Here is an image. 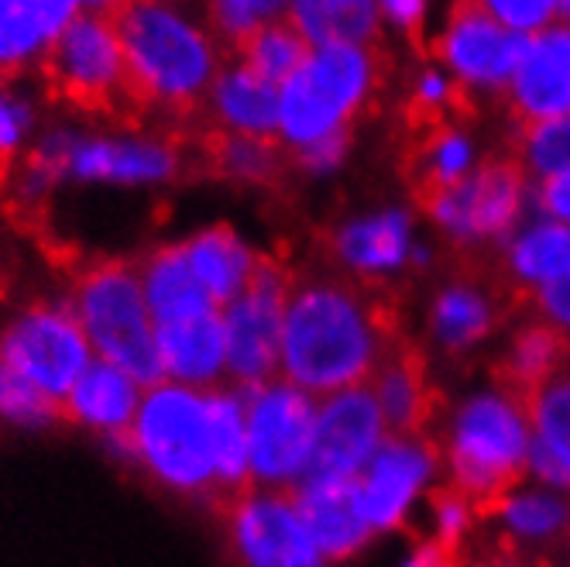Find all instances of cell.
Masks as SVG:
<instances>
[{
  "mask_svg": "<svg viewBox=\"0 0 570 567\" xmlns=\"http://www.w3.org/2000/svg\"><path fill=\"white\" fill-rule=\"evenodd\" d=\"M402 338L399 296L341 268H299L282 320V375L306 395L368 385L382 354Z\"/></svg>",
  "mask_w": 570,
  "mask_h": 567,
  "instance_id": "cell-1",
  "label": "cell"
},
{
  "mask_svg": "<svg viewBox=\"0 0 570 567\" xmlns=\"http://www.w3.org/2000/svg\"><path fill=\"white\" fill-rule=\"evenodd\" d=\"M114 25L138 114L158 107L176 120L199 125L203 104L227 59L210 28L169 4H114Z\"/></svg>",
  "mask_w": 570,
  "mask_h": 567,
  "instance_id": "cell-2",
  "label": "cell"
},
{
  "mask_svg": "<svg viewBox=\"0 0 570 567\" xmlns=\"http://www.w3.org/2000/svg\"><path fill=\"white\" fill-rule=\"evenodd\" d=\"M158 485L183 496L217 492L214 468V430H210V399L203 389L179 382H158L145 389L138 417L128 437H117Z\"/></svg>",
  "mask_w": 570,
  "mask_h": 567,
  "instance_id": "cell-3",
  "label": "cell"
},
{
  "mask_svg": "<svg viewBox=\"0 0 570 567\" xmlns=\"http://www.w3.org/2000/svg\"><path fill=\"white\" fill-rule=\"evenodd\" d=\"M392 62L382 46L313 49L306 66L278 90V135L293 148L327 138L361 110H372Z\"/></svg>",
  "mask_w": 570,
  "mask_h": 567,
  "instance_id": "cell-4",
  "label": "cell"
},
{
  "mask_svg": "<svg viewBox=\"0 0 570 567\" xmlns=\"http://www.w3.org/2000/svg\"><path fill=\"white\" fill-rule=\"evenodd\" d=\"M76 320L100 361L128 372L141 389L166 382L145 303L141 275L125 262L87 265L76 278Z\"/></svg>",
  "mask_w": 570,
  "mask_h": 567,
  "instance_id": "cell-5",
  "label": "cell"
},
{
  "mask_svg": "<svg viewBox=\"0 0 570 567\" xmlns=\"http://www.w3.org/2000/svg\"><path fill=\"white\" fill-rule=\"evenodd\" d=\"M525 413L502 395H474L458 410L451 423V471L474 519H492L499 502L529 471V433Z\"/></svg>",
  "mask_w": 570,
  "mask_h": 567,
  "instance_id": "cell-6",
  "label": "cell"
},
{
  "mask_svg": "<svg viewBox=\"0 0 570 567\" xmlns=\"http://www.w3.org/2000/svg\"><path fill=\"white\" fill-rule=\"evenodd\" d=\"M42 76L56 100L83 110L135 117L138 107L128 90L125 49L110 8H83L42 59Z\"/></svg>",
  "mask_w": 570,
  "mask_h": 567,
  "instance_id": "cell-7",
  "label": "cell"
},
{
  "mask_svg": "<svg viewBox=\"0 0 570 567\" xmlns=\"http://www.w3.org/2000/svg\"><path fill=\"white\" fill-rule=\"evenodd\" d=\"M248 413V454L255 489H293L299 481L316 430L313 395L289 382H268L262 389L234 385Z\"/></svg>",
  "mask_w": 570,
  "mask_h": 567,
  "instance_id": "cell-8",
  "label": "cell"
},
{
  "mask_svg": "<svg viewBox=\"0 0 570 567\" xmlns=\"http://www.w3.org/2000/svg\"><path fill=\"white\" fill-rule=\"evenodd\" d=\"M293 290V268L258 258L255 275L230 306H224L227 372L234 385L262 389L282 364V320Z\"/></svg>",
  "mask_w": 570,
  "mask_h": 567,
  "instance_id": "cell-9",
  "label": "cell"
},
{
  "mask_svg": "<svg viewBox=\"0 0 570 567\" xmlns=\"http://www.w3.org/2000/svg\"><path fill=\"white\" fill-rule=\"evenodd\" d=\"M0 361L35 382L56 402H66L94 361L79 320L62 303H35L0 334Z\"/></svg>",
  "mask_w": 570,
  "mask_h": 567,
  "instance_id": "cell-10",
  "label": "cell"
},
{
  "mask_svg": "<svg viewBox=\"0 0 570 567\" xmlns=\"http://www.w3.org/2000/svg\"><path fill=\"white\" fill-rule=\"evenodd\" d=\"M525 189H529V176L522 169V162L509 148H499L492 155H484L481 166L468 173V179L458 183L451 193H443L426 214L461 248H471V245H484V241H499L512 231L522 211Z\"/></svg>",
  "mask_w": 570,
  "mask_h": 567,
  "instance_id": "cell-11",
  "label": "cell"
},
{
  "mask_svg": "<svg viewBox=\"0 0 570 567\" xmlns=\"http://www.w3.org/2000/svg\"><path fill=\"white\" fill-rule=\"evenodd\" d=\"M237 567H323L289 489H252L220 509Z\"/></svg>",
  "mask_w": 570,
  "mask_h": 567,
  "instance_id": "cell-12",
  "label": "cell"
},
{
  "mask_svg": "<svg viewBox=\"0 0 570 567\" xmlns=\"http://www.w3.org/2000/svg\"><path fill=\"white\" fill-rule=\"evenodd\" d=\"M529 49V35L509 31L478 0H461L446 11V25L426 42V56L440 59L458 72L461 84L509 90L512 76Z\"/></svg>",
  "mask_w": 570,
  "mask_h": 567,
  "instance_id": "cell-13",
  "label": "cell"
},
{
  "mask_svg": "<svg viewBox=\"0 0 570 567\" xmlns=\"http://www.w3.org/2000/svg\"><path fill=\"white\" fill-rule=\"evenodd\" d=\"M382 443H385V420L372 385L337 392L316 413L309 461L296 485L357 478L364 465H372Z\"/></svg>",
  "mask_w": 570,
  "mask_h": 567,
  "instance_id": "cell-14",
  "label": "cell"
},
{
  "mask_svg": "<svg viewBox=\"0 0 570 567\" xmlns=\"http://www.w3.org/2000/svg\"><path fill=\"white\" fill-rule=\"evenodd\" d=\"M368 385L379 399L389 440H433L443 395L430 379L423 348L405 338L392 341Z\"/></svg>",
  "mask_w": 570,
  "mask_h": 567,
  "instance_id": "cell-15",
  "label": "cell"
},
{
  "mask_svg": "<svg viewBox=\"0 0 570 567\" xmlns=\"http://www.w3.org/2000/svg\"><path fill=\"white\" fill-rule=\"evenodd\" d=\"M56 162L59 176L104 179V183H166L179 173V151L151 138H66L56 135L38 148Z\"/></svg>",
  "mask_w": 570,
  "mask_h": 567,
  "instance_id": "cell-16",
  "label": "cell"
},
{
  "mask_svg": "<svg viewBox=\"0 0 570 567\" xmlns=\"http://www.w3.org/2000/svg\"><path fill=\"white\" fill-rule=\"evenodd\" d=\"M509 128L560 120L570 110V28L553 25L529 35V49L505 90Z\"/></svg>",
  "mask_w": 570,
  "mask_h": 567,
  "instance_id": "cell-17",
  "label": "cell"
},
{
  "mask_svg": "<svg viewBox=\"0 0 570 567\" xmlns=\"http://www.w3.org/2000/svg\"><path fill=\"white\" fill-rule=\"evenodd\" d=\"M436 440H385L372 458L361 489V512L372 530H392L402 522L405 506L436 468Z\"/></svg>",
  "mask_w": 570,
  "mask_h": 567,
  "instance_id": "cell-18",
  "label": "cell"
},
{
  "mask_svg": "<svg viewBox=\"0 0 570 567\" xmlns=\"http://www.w3.org/2000/svg\"><path fill=\"white\" fill-rule=\"evenodd\" d=\"M293 502L309 530L316 550L331 560H344L354 550H361L372 537V526L361 512V489L357 478H337V481H313L296 485Z\"/></svg>",
  "mask_w": 570,
  "mask_h": 567,
  "instance_id": "cell-19",
  "label": "cell"
},
{
  "mask_svg": "<svg viewBox=\"0 0 570 567\" xmlns=\"http://www.w3.org/2000/svg\"><path fill=\"white\" fill-rule=\"evenodd\" d=\"M570 369V331L557 328V323L533 316L522 320L509 354L495 364V389L502 399L525 413L529 399H533L550 379Z\"/></svg>",
  "mask_w": 570,
  "mask_h": 567,
  "instance_id": "cell-20",
  "label": "cell"
},
{
  "mask_svg": "<svg viewBox=\"0 0 570 567\" xmlns=\"http://www.w3.org/2000/svg\"><path fill=\"white\" fill-rule=\"evenodd\" d=\"M199 125L207 131H227V135H248V138H268L278 135V87L265 84L248 66L237 59H227L220 76L203 104Z\"/></svg>",
  "mask_w": 570,
  "mask_h": 567,
  "instance_id": "cell-21",
  "label": "cell"
},
{
  "mask_svg": "<svg viewBox=\"0 0 570 567\" xmlns=\"http://www.w3.org/2000/svg\"><path fill=\"white\" fill-rule=\"evenodd\" d=\"M161 372L169 382L210 392L220 372H227V334L224 313H203L155 328Z\"/></svg>",
  "mask_w": 570,
  "mask_h": 567,
  "instance_id": "cell-22",
  "label": "cell"
},
{
  "mask_svg": "<svg viewBox=\"0 0 570 567\" xmlns=\"http://www.w3.org/2000/svg\"><path fill=\"white\" fill-rule=\"evenodd\" d=\"M79 11L76 0H0V79L42 62Z\"/></svg>",
  "mask_w": 570,
  "mask_h": 567,
  "instance_id": "cell-23",
  "label": "cell"
},
{
  "mask_svg": "<svg viewBox=\"0 0 570 567\" xmlns=\"http://www.w3.org/2000/svg\"><path fill=\"white\" fill-rule=\"evenodd\" d=\"M141 407V385L128 375L114 369L107 361H90V369L79 375L72 392L66 395L62 410L66 423L90 427L107 437H128L135 417Z\"/></svg>",
  "mask_w": 570,
  "mask_h": 567,
  "instance_id": "cell-24",
  "label": "cell"
},
{
  "mask_svg": "<svg viewBox=\"0 0 570 567\" xmlns=\"http://www.w3.org/2000/svg\"><path fill=\"white\" fill-rule=\"evenodd\" d=\"M141 290H145V303L148 313L155 320V328L161 323H176V320H189V316H203V313H224L210 293L199 286V278L193 275L183 245H161L155 248L141 265Z\"/></svg>",
  "mask_w": 570,
  "mask_h": 567,
  "instance_id": "cell-25",
  "label": "cell"
},
{
  "mask_svg": "<svg viewBox=\"0 0 570 567\" xmlns=\"http://www.w3.org/2000/svg\"><path fill=\"white\" fill-rule=\"evenodd\" d=\"M327 248L337 262L364 278L399 268L410 258V217L402 211H385L375 217L347 221L327 237Z\"/></svg>",
  "mask_w": 570,
  "mask_h": 567,
  "instance_id": "cell-26",
  "label": "cell"
},
{
  "mask_svg": "<svg viewBox=\"0 0 570 567\" xmlns=\"http://www.w3.org/2000/svg\"><path fill=\"white\" fill-rule=\"evenodd\" d=\"M183 252H186L193 275L199 278V286L210 293V300L220 310L230 306L244 290H248L255 265H258V255L224 224L210 227V231H199L196 237L183 241Z\"/></svg>",
  "mask_w": 570,
  "mask_h": 567,
  "instance_id": "cell-27",
  "label": "cell"
},
{
  "mask_svg": "<svg viewBox=\"0 0 570 567\" xmlns=\"http://www.w3.org/2000/svg\"><path fill=\"white\" fill-rule=\"evenodd\" d=\"M309 49H372L382 46V11L368 0H303L289 8Z\"/></svg>",
  "mask_w": 570,
  "mask_h": 567,
  "instance_id": "cell-28",
  "label": "cell"
},
{
  "mask_svg": "<svg viewBox=\"0 0 570 567\" xmlns=\"http://www.w3.org/2000/svg\"><path fill=\"white\" fill-rule=\"evenodd\" d=\"M210 430H214V468L217 492L214 502L224 509L237 496L252 492V454H248V413L237 389H210Z\"/></svg>",
  "mask_w": 570,
  "mask_h": 567,
  "instance_id": "cell-29",
  "label": "cell"
},
{
  "mask_svg": "<svg viewBox=\"0 0 570 567\" xmlns=\"http://www.w3.org/2000/svg\"><path fill=\"white\" fill-rule=\"evenodd\" d=\"M203 158L210 166L240 183H258L272 186L285 176V169H293L289 148L268 141V138H248V135H227V131H207L203 135Z\"/></svg>",
  "mask_w": 570,
  "mask_h": 567,
  "instance_id": "cell-30",
  "label": "cell"
},
{
  "mask_svg": "<svg viewBox=\"0 0 570 567\" xmlns=\"http://www.w3.org/2000/svg\"><path fill=\"white\" fill-rule=\"evenodd\" d=\"M309 56H313L309 42L303 38V31L293 25L289 11H285L282 18L262 25L252 38H244L230 59H237L240 66H248L255 76L265 79V84L282 90L306 66Z\"/></svg>",
  "mask_w": 570,
  "mask_h": 567,
  "instance_id": "cell-31",
  "label": "cell"
},
{
  "mask_svg": "<svg viewBox=\"0 0 570 567\" xmlns=\"http://www.w3.org/2000/svg\"><path fill=\"white\" fill-rule=\"evenodd\" d=\"M505 265L522 290L537 293L550 282L570 275V227L567 224H540L525 231L505 255Z\"/></svg>",
  "mask_w": 570,
  "mask_h": 567,
  "instance_id": "cell-32",
  "label": "cell"
},
{
  "mask_svg": "<svg viewBox=\"0 0 570 567\" xmlns=\"http://www.w3.org/2000/svg\"><path fill=\"white\" fill-rule=\"evenodd\" d=\"M505 148L522 162L529 179H553L570 173V120H543V125H522L509 131Z\"/></svg>",
  "mask_w": 570,
  "mask_h": 567,
  "instance_id": "cell-33",
  "label": "cell"
},
{
  "mask_svg": "<svg viewBox=\"0 0 570 567\" xmlns=\"http://www.w3.org/2000/svg\"><path fill=\"white\" fill-rule=\"evenodd\" d=\"M525 420L537 427V440L570 471V369L550 379L525 407Z\"/></svg>",
  "mask_w": 570,
  "mask_h": 567,
  "instance_id": "cell-34",
  "label": "cell"
},
{
  "mask_svg": "<svg viewBox=\"0 0 570 567\" xmlns=\"http://www.w3.org/2000/svg\"><path fill=\"white\" fill-rule=\"evenodd\" d=\"M0 417L18 423V427H52V423H66L62 402H56L52 395H46L35 382H28L14 369H8L4 361H0Z\"/></svg>",
  "mask_w": 570,
  "mask_h": 567,
  "instance_id": "cell-35",
  "label": "cell"
},
{
  "mask_svg": "<svg viewBox=\"0 0 570 567\" xmlns=\"http://www.w3.org/2000/svg\"><path fill=\"white\" fill-rule=\"evenodd\" d=\"M289 8L282 4H258V0H220V4H210L207 8V28L210 35L217 38V46L224 49V56L230 59L234 49L244 42V38H252L262 25L282 18Z\"/></svg>",
  "mask_w": 570,
  "mask_h": 567,
  "instance_id": "cell-36",
  "label": "cell"
},
{
  "mask_svg": "<svg viewBox=\"0 0 570 567\" xmlns=\"http://www.w3.org/2000/svg\"><path fill=\"white\" fill-rule=\"evenodd\" d=\"M519 537H553L570 522V512L563 502L550 496H505L495 509Z\"/></svg>",
  "mask_w": 570,
  "mask_h": 567,
  "instance_id": "cell-37",
  "label": "cell"
},
{
  "mask_svg": "<svg viewBox=\"0 0 570 567\" xmlns=\"http://www.w3.org/2000/svg\"><path fill=\"white\" fill-rule=\"evenodd\" d=\"M351 148V128H341L327 138H320V141H309L303 148H293L289 158H293V166L296 169H306V173H331L337 169L344 155Z\"/></svg>",
  "mask_w": 570,
  "mask_h": 567,
  "instance_id": "cell-38",
  "label": "cell"
},
{
  "mask_svg": "<svg viewBox=\"0 0 570 567\" xmlns=\"http://www.w3.org/2000/svg\"><path fill=\"white\" fill-rule=\"evenodd\" d=\"M488 11H492V18L505 25L509 31L525 35L533 28L550 25L557 14V4H550V0H529V4H522V0H495V4H488Z\"/></svg>",
  "mask_w": 570,
  "mask_h": 567,
  "instance_id": "cell-39",
  "label": "cell"
},
{
  "mask_svg": "<svg viewBox=\"0 0 570 567\" xmlns=\"http://www.w3.org/2000/svg\"><path fill=\"white\" fill-rule=\"evenodd\" d=\"M28 125H31V110L21 100H14L11 94L0 90V155L11 158V151L24 138Z\"/></svg>",
  "mask_w": 570,
  "mask_h": 567,
  "instance_id": "cell-40",
  "label": "cell"
},
{
  "mask_svg": "<svg viewBox=\"0 0 570 567\" xmlns=\"http://www.w3.org/2000/svg\"><path fill=\"white\" fill-rule=\"evenodd\" d=\"M464 557V567H550L543 560H533V557H522L512 544L505 540H495V544H481L474 547V554L461 550Z\"/></svg>",
  "mask_w": 570,
  "mask_h": 567,
  "instance_id": "cell-41",
  "label": "cell"
},
{
  "mask_svg": "<svg viewBox=\"0 0 570 567\" xmlns=\"http://www.w3.org/2000/svg\"><path fill=\"white\" fill-rule=\"evenodd\" d=\"M379 11L389 14V21H395L405 35H410V42L420 56H426V38H423L426 4H420V0H389V4H379Z\"/></svg>",
  "mask_w": 570,
  "mask_h": 567,
  "instance_id": "cell-42",
  "label": "cell"
},
{
  "mask_svg": "<svg viewBox=\"0 0 570 567\" xmlns=\"http://www.w3.org/2000/svg\"><path fill=\"white\" fill-rule=\"evenodd\" d=\"M529 303L543 313V320L570 331V275L560 278V282H550V286H543V290H537Z\"/></svg>",
  "mask_w": 570,
  "mask_h": 567,
  "instance_id": "cell-43",
  "label": "cell"
},
{
  "mask_svg": "<svg viewBox=\"0 0 570 567\" xmlns=\"http://www.w3.org/2000/svg\"><path fill=\"white\" fill-rule=\"evenodd\" d=\"M533 196H537V204L543 207V214H550V217H557V221H563L570 227V173H560L553 179L537 183Z\"/></svg>",
  "mask_w": 570,
  "mask_h": 567,
  "instance_id": "cell-44",
  "label": "cell"
}]
</instances>
